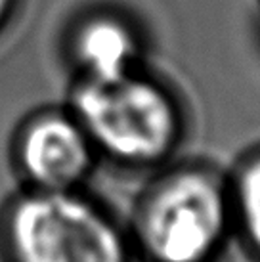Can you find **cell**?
<instances>
[{"label":"cell","instance_id":"obj_2","mask_svg":"<svg viewBox=\"0 0 260 262\" xmlns=\"http://www.w3.org/2000/svg\"><path fill=\"white\" fill-rule=\"evenodd\" d=\"M6 241L14 262H128L119 226L73 189H33L8 214Z\"/></svg>","mask_w":260,"mask_h":262},{"label":"cell","instance_id":"obj_6","mask_svg":"<svg viewBox=\"0 0 260 262\" xmlns=\"http://www.w3.org/2000/svg\"><path fill=\"white\" fill-rule=\"evenodd\" d=\"M235 199L247 239L260 255V157L253 159L241 170Z\"/></svg>","mask_w":260,"mask_h":262},{"label":"cell","instance_id":"obj_3","mask_svg":"<svg viewBox=\"0 0 260 262\" xmlns=\"http://www.w3.org/2000/svg\"><path fill=\"white\" fill-rule=\"evenodd\" d=\"M230 222L228 197L201 168L176 172L159 184L140 216V241L151 262H209Z\"/></svg>","mask_w":260,"mask_h":262},{"label":"cell","instance_id":"obj_1","mask_svg":"<svg viewBox=\"0 0 260 262\" xmlns=\"http://www.w3.org/2000/svg\"><path fill=\"white\" fill-rule=\"evenodd\" d=\"M73 105V117L94 149L124 163L163 159L180 136V115L172 98L136 71L111 80L82 79Z\"/></svg>","mask_w":260,"mask_h":262},{"label":"cell","instance_id":"obj_5","mask_svg":"<svg viewBox=\"0 0 260 262\" xmlns=\"http://www.w3.org/2000/svg\"><path fill=\"white\" fill-rule=\"evenodd\" d=\"M73 52L82 79L111 80L134 73L138 44L132 31L119 19L94 17L79 27Z\"/></svg>","mask_w":260,"mask_h":262},{"label":"cell","instance_id":"obj_4","mask_svg":"<svg viewBox=\"0 0 260 262\" xmlns=\"http://www.w3.org/2000/svg\"><path fill=\"white\" fill-rule=\"evenodd\" d=\"M17 161L35 189H73L90 172L94 146L75 117L48 113L21 132Z\"/></svg>","mask_w":260,"mask_h":262},{"label":"cell","instance_id":"obj_7","mask_svg":"<svg viewBox=\"0 0 260 262\" xmlns=\"http://www.w3.org/2000/svg\"><path fill=\"white\" fill-rule=\"evenodd\" d=\"M10 12H12V0H0V29L6 23Z\"/></svg>","mask_w":260,"mask_h":262}]
</instances>
